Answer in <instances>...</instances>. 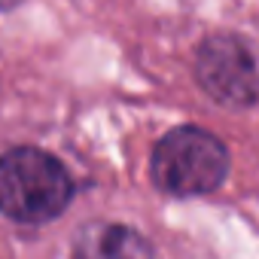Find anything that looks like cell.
<instances>
[{
  "mask_svg": "<svg viewBox=\"0 0 259 259\" xmlns=\"http://www.w3.org/2000/svg\"><path fill=\"white\" fill-rule=\"evenodd\" d=\"M195 79L220 107L247 110L259 101V58L235 34H210L201 40Z\"/></svg>",
  "mask_w": 259,
  "mask_h": 259,
  "instance_id": "3957f363",
  "label": "cell"
},
{
  "mask_svg": "<svg viewBox=\"0 0 259 259\" xmlns=\"http://www.w3.org/2000/svg\"><path fill=\"white\" fill-rule=\"evenodd\" d=\"M153 183L177 198L207 195L229 177L226 144L198 125H180L156 144L150 159Z\"/></svg>",
  "mask_w": 259,
  "mask_h": 259,
  "instance_id": "7a4b0ae2",
  "label": "cell"
},
{
  "mask_svg": "<svg viewBox=\"0 0 259 259\" xmlns=\"http://www.w3.org/2000/svg\"><path fill=\"white\" fill-rule=\"evenodd\" d=\"M73 198V177L61 159L37 147L0 156V213L22 226L52 223Z\"/></svg>",
  "mask_w": 259,
  "mask_h": 259,
  "instance_id": "6da1fadb",
  "label": "cell"
},
{
  "mask_svg": "<svg viewBox=\"0 0 259 259\" xmlns=\"http://www.w3.org/2000/svg\"><path fill=\"white\" fill-rule=\"evenodd\" d=\"M70 259H156V250L132 226L98 223L76 235Z\"/></svg>",
  "mask_w": 259,
  "mask_h": 259,
  "instance_id": "277c9868",
  "label": "cell"
},
{
  "mask_svg": "<svg viewBox=\"0 0 259 259\" xmlns=\"http://www.w3.org/2000/svg\"><path fill=\"white\" fill-rule=\"evenodd\" d=\"M16 4H22V0H0V7H16Z\"/></svg>",
  "mask_w": 259,
  "mask_h": 259,
  "instance_id": "5b68a950",
  "label": "cell"
}]
</instances>
